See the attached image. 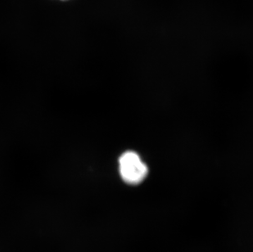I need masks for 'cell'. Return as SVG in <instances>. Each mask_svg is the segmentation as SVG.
I'll return each mask as SVG.
<instances>
[{"instance_id":"obj_1","label":"cell","mask_w":253,"mask_h":252,"mask_svg":"<svg viewBox=\"0 0 253 252\" xmlns=\"http://www.w3.org/2000/svg\"><path fill=\"white\" fill-rule=\"evenodd\" d=\"M119 171L126 183L135 185L143 182L148 173L145 163L136 152H124L119 159Z\"/></svg>"},{"instance_id":"obj_2","label":"cell","mask_w":253,"mask_h":252,"mask_svg":"<svg viewBox=\"0 0 253 252\" xmlns=\"http://www.w3.org/2000/svg\"><path fill=\"white\" fill-rule=\"evenodd\" d=\"M62 1H63V0H62Z\"/></svg>"}]
</instances>
